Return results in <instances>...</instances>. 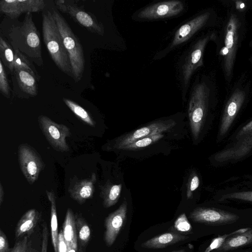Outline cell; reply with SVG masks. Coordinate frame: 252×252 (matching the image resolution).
<instances>
[{
    "instance_id": "cell-34",
    "label": "cell",
    "mask_w": 252,
    "mask_h": 252,
    "mask_svg": "<svg viewBox=\"0 0 252 252\" xmlns=\"http://www.w3.org/2000/svg\"><path fill=\"white\" fill-rule=\"evenodd\" d=\"M174 226L176 230L181 232H190L192 229V226L185 213L181 214L177 218Z\"/></svg>"
},
{
    "instance_id": "cell-18",
    "label": "cell",
    "mask_w": 252,
    "mask_h": 252,
    "mask_svg": "<svg viewBox=\"0 0 252 252\" xmlns=\"http://www.w3.org/2000/svg\"><path fill=\"white\" fill-rule=\"evenodd\" d=\"M68 188L70 197L79 204H83L92 198L95 192L96 176L92 173L88 178L79 179L74 176L71 180Z\"/></svg>"
},
{
    "instance_id": "cell-37",
    "label": "cell",
    "mask_w": 252,
    "mask_h": 252,
    "mask_svg": "<svg viewBox=\"0 0 252 252\" xmlns=\"http://www.w3.org/2000/svg\"><path fill=\"white\" fill-rule=\"evenodd\" d=\"M42 237L41 252H47L49 237L48 229L46 222L43 223L42 224Z\"/></svg>"
},
{
    "instance_id": "cell-36",
    "label": "cell",
    "mask_w": 252,
    "mask_h": 252,
    "mask_svg": "<svg viewBox=\"0 0 252 252\" xmlns=\"http://www.w3.org/2000/svg\"><path fill=\"white\" fill-rule=\"evenodd\" d=\"M28 245V236H25L15 243L11 252H27Z\"/></svg>"
},
{
    "instance_id": "cell-17",
    "label": "cell",
    "mask_w": 252,
    "mask_h": 252,
    "mask_svg": "<svg viewBox=\"0 0 252 252\" xmlns=\"http://www.w3.org/2000/svg\"><path fill=\"white\" fill-rule=\"evenodd\" d=\"M245 98V92L236 89L227 101L219 130V140H221L228 132L244 102Z\"/></svg>"
},
{
    "instance_id": "cell-27",
    "label": "cell",
    "mask_w": 252,
    "mask_h": 252,
    "mask_svg": "<svg viewBox=\"0 0 252 252\" xmlns=\"http://www.w3.org/2000/svg\"><path fill=\"white\" fill-rule=\"evenodd\" d=\"M47 197L51 204V232L52 245L54 252H57L59 236L58 224L56 206V196L54 191L46 190Z\"/></svg>"
},
{
    "instance_id": "cell-28",
    "label": "cell",
    "mask_w": 252,
    "mask_h": 252,
    "mask_svg": "<svg viewBox=\"0 0 252 252\" xmlns=\"http://www.w3.org/2000/svg\"><path fill=\"white\" fill-rule=\"evenodd\" d=\"M0 58L12 76L14 70V51L2 35L0 37Z\"/></svg>"
},
{
    "instance_id": "cell-14",
    "label": "cell",
    "mask_w": 252,
    "mask_h": 252,
    "mask_svg": "<svg viewBox=\"0 0 252 252\" xmlns=\"http://www.w3.org/2000/svg\"><path fill=\"white\" fill-rule=\"evenodd\" d=\"M45 3L43 0H1L0 11L12 19L23 13L43 11Z\"/></svg>"
},
{
    "instance_id": "cell-39",
    "label": "cell",
    "mask_w": 252,
    "mask_h": 252,
    "mask_svg": "<svg viewBox=\"0 0 252 252\" xmlns=\"http://www.w3.org/2000/svg\"><path fill=\"white\" fill-rule=\"evenodd\" d=\"M252 133V120L243 126L237 133L235 138L237 140Z\"/></svg>"
},
{
    "instance_id": "cell-21",
    "label": "cell",
    "mask_w": 252,
    "mask_h": 252,
    "mask_svg": "<svg viewBox=\"0 0 252 252\" xmlns=\"http://www.w3.org/2000/svg\"><path fill=\"white\" fill-rule=\"evenodd\" d=\"M41 217V213L35 209L28 210L16 224L15 230V238L30 236L33 233Z\"/></svg>"
},
{
    "instance_id": "cell-7",
    "label": "cell",
    "mask_w": 252,
    "mask_h": 252,
    "mask_svg": "<svg viewBox=\"0 0 252 252\" xmlns=\"http://www.w3.org/2000/svg\"><path fill=\"white\" fill-rule=\"evenodd\" d=\"M210 16V12H204L192 17L181 25L174 32L167 46L157 52L153 59L160 60L189 41L197 32L206 25Z\"/></svg>"
},
{
    "instance_id": "cell-16",
    "label": "cell",
    "mask_w": 252,
    "mask_h": 252,
    "mask_svg": "<svg viewBox=\"0 0 252 252\" xmlns=\"http://www.w3.org/2000/svg\"><path fill=\"white\" fill-rule=\"evenodd\" d=\"M127 203L124 200L119 208L110 213L105 219V230L104 240L108 247L115 242L126 220Z\"/></svg>"
},
{
    "instance_id": "cell-13",
    "label": "cell",
    "mask_w": 252,
    "mask_h": 252,
    "mask_svg": "<svg viewBox=\"0 0 252 252\" xmlns=\"http://www.w3.org/2000/svg\"><path fill=\"white\" fill-rule=\"evenodd\" d=\"M240 23L236 15H231L226 27L224 47L222 54L224 56V67L226 75L229 77L233 70L238 41Z\"/></svg>"
},
{
    "instance_id": "cell-24",
    "label": "cell",
    "mask_w": 252,
    "mask_h": 252,
    "mask_svg": "<svg viewBox=\"0 0 252 252\" xmlns=\"http://www.w3.org/2000/svg\"><path fill=\"white\" fill-rule=\"evenodd\" d=\"M62 230L68 248L78 247L75 217L71 208L66 211Z\"/></svg>"
},
{
    "instance_id": "cell-32",
    "label": "cell",
    "mask_w": 252,
    "mask_h": 252,
    "mask_svg": "<svg viewBox=\"0 0 252 252\" xmlns=\"http://www.w3.org/2000/svg\"><path fill=\"white\" fill-rule=\"evenodd\" d=\"M250 227L241 228L229 233L215 235L214 237L211 239L209 244L203 252H213L217 250L221 246L223 243L229 236L237 233L245 232Z\"/></svg>"
},
{
    "instance_id": "cell-25",
    "label": "cell",
    "mask_w": 252,
    "mask_h": 252,
    "mask_svg": "<svg viewBox=\"0 0 252 252\" xmlns=\"http://www.w3.org/2000/svg\"><path fill=\"white\" fill-rule=\"evenodd\" d=\"M122 185L114 184L108 180L103 186H100V196L102 199L104 208H107L115 205L121 196Z\"/></svg>"
},
{
    "instance_id": "cell-31",
    "label": "cell",
    "mask_w": 252,
    "mask_h": 252,
    "mask_svg": "<svg viewBox=\"0 0 252 252\" xmlns=\"http://www.w3.org/2000/svg\"><path fill=\"white\" fill-rule=\"evenodd\" d=\"M164 135L162 133L147 136L133 142L124 147L122 149L126 150H135L150 146L161 139Z\"/></svg>"
},
{
    "instance_id": "cell-26",
    "label": "cell",
    "mask_w": 252,
    "mask_h": 252,
    "mask_svg": "<svg viewBox=\"0 0 252 252\" xmlns=\"http://www.w3.org/2000/svg\"><path fill=\"white\" fill-rule=\"evenodd\" d=\"M78 252H86L87 246L91 237V229L81 214L75 215Z\"/></svg>"
},
{
    "instance_id": "cell-40",
    "label": "cell",
    "mask_w": 252,
    "mask_h": 252,
    "mask_svg": "<svg viewBox=\"0 0 252 252\" xmlns=\"http://www.w3.org/2000/svg\"><path fill=\"white\" fill-rule=\"evenodd\" d=\"M68 247L64 240L63 230H61L59 233L57 249L56 252H67Z\"/></svg>"
},
{
    "instance_id": "cell-33",
    "label": "cell",
    "mask_w": 252,
    "mask_h": 252,
    "mask_svg": "<svg viewBox=\"0 0 252 252\" xmlns=\"http://www.w3.org/2000/svg\"><path fill=\"white\" fill-rule=\"evenodd\" d=\"M0 91L6 97H10V89L6 71L1 61L0 60Z\"/></svg>"
},
{
    "instance_id": "cell-8",
    "label": "cell",
    "mask_w": 252,
    "mask_h": 252,
    "mask_svg": "<svg viewBox=\"0 0 252 252\" xmlns=\"http://www.w3.org/2000/svg\"><path fill=\"white\" fill-rule=\"evenodd\" d=\"M183 0H170L150 4L135 12L132 19L136 21H150L180 15L185 10Z\"/></svg>"
},
{
    "instance_id": "cell-12",
    "label": "cell",
    "mask_w": 252,
    "mask_h": 252,
    "mask_svg": "<svg viewBox=\"0 0 252 252\" xmlns=\"http://www.w3.org/2000/svg\"><path fill=\"white\" fill-rule=\"evenodd\" d=\"M175 125L173 120L155 121L117 138L107 148L122 149L123 147L141 138L168 131Z\"/></svg>"
},
{
    "instance_id": "cell-30",
    "label": "cell",
    "mask_w": 252,
    "mask_h": 252,
    "mask_svg": "<svg viewBox=\"0 0 252 252\" xmlns=\"http://www.w3.org/2000/svg\"><path fill=\"white\" fill-rule=\"evenodd\" d=\"M14 51V68H22L31 72L39 82L40 76L38 73L32 62L31 61L23 54L17 50Z\"/></svg>"
},
{
    "instance_id": "cell-19",
    "label": "cell",
    "mask_w": 252,
    "mask_h": 252,
    "mask_svg": "<svg viewBox=\"0 0 252 252\" xmlns=\"http://www.w3.org/2000/svg\"><path fill=\"white\" fill-rule=\"evenodd\" d=\"M237 140V143L231 147L226 148L214 156V159L217 163L220 164L239 159L252 150V133Z\"/></svg>"
},
{
    "instance_id": "cell-10",
    "label": "cell",
    "mask_w": 252,
    "mask_h": 252,
    "mask_svg": "<svg viewBox=\"0 0 252 252\" xmlns=\"http://www.w3.org/2000/svg\"><path fill=\"white\" fill-rule=\"evenodd\" d=\"M37 121L47 141L55 150L62 153L69 151L66 138L71 136V133L68 126L58 124L43 115L38 117Z\"/></svg>"
},
{
    "instance_id": "cell-45",
    "label": "cell",
    "mask_w": 252,
    "mask_h": 252,
    "mask_svg": "<svg viewBox=\"0 0 252 252\" xmlns=\"http://www.w3.org/2000/svg\"><path fill=\"white\" fill-rule=\"evenodd\" d=\"M171 252H186V251L184 249H181L179 250L172 251Z\"/></svg>"
},
{
    "instance_id": "cell-15",
    "label": "cell",
    "mask_w": 252,
    "mask_h": 252,
    "mask_svg": "<svg viewBox=\"0 0 252 252\" xmlns=\"http://www.w3.org/2000/svg\"><path fill=\"white\" fill-rule=\"evenodd\" d=\"M12 76L14 92L18 97L29 98L37 95L39 82L31 72L22 68H15Z\"/></svg>"
},
{
    "instance_id": "cell-6",
    "label": "cell",
    "mask_w": 252,
    "mask_h": 252,
    "mask_svg": "<svg viewBox=\"0 0 252 252\" xmlns=\"http://www.w3.org/2000/svg\"><path fill=\"white\" fill-rule=\"evenodd\" d=\"M51 12L69 58L72 79L77 83L81 80L85 70V60L83 46L62 14L57 9H53Z\"/></svg>"
},
{
    "instance_id": "cell-23",
    "label": "cell",
    "mask_w": 252,
    "mask_h": 252,
    "mask_svg": "<svg viewBox=\"0 0 252 252\" xmlns=\"http://www.w3.org/2000/svg\"><path fill=\"white\" fill-rule=\"evenodd\" d=\"M215 200L216 202L221 203L234 201L252 204V188L226 189L219 191Z\"/></svg>"
},
{
    "instance_id": "cell-35",
    "label": "cell",
    "mask_w": 252,
    "mask_h": 252,
    "mask_svg": "<svg viewBox=\"0 0 252 252\" xmlns=\"http://www.w3.org/2000/svg\"><path fill=\"white\" fill-rule=\"evenodd\" d=\"M199 186V178L196 173H193L189 177L187 185V197L191 198L193 192Z\"/></svg>"
},
{
    "instance_id": "cell-3",
    "label": "cell",
    "mask_w": 252,
    "mask_h": 252,
    "mask_svg": "<svg viewBox=\"0 0 252 252\" xmlns=\"http://www.w3.org/2000/svg\"><path fill=\"white\" fill-rule=\"evenodd\" d=\"M214 36L209 34L199 38L188 47L178 60L177 76L183 101L186 99L193 74L203 65V56L206 45Z\"/></svg>"
},
{
    "instance_id": "cell-29",
    "label": "cell",
    "mask_w": 252,
    "mask_h": 252,
    "mask_svg": "<svg viewBox=\"0 0 252 252\" xmlns=\"http://www.w3.org/2000/svg\"><path fill=\"white\" fill-rule=\"evenodd\" d=\"M63 100L65 104L83 123L93 127L95 126V121L91 114L84 108L71 99L63 98Z\"/></svg>"
},
{
    "instance_id": "cell-9",
    "label": "cell",
    "mask_w": 252,
    "mask_h": 252,
    "mask_svg": "<svg viewBox=\"0 0 252 252\" xmlns=\"http://www.w3.org/2000/svg\"><path fill=\"white\" fill-rule=\"evenodd\" d=\"M57 9L71 18L78 24L89 32L103 36L104 34L103 24L93 13L88 12L82 6L73 0H59L55 1Z\"/></svg>"
},
{
    "instance_id": "cell-2",
    "label": "cell",
    "mask_w": 252,
    "mask_h": 252,
    "mask_svg": "<svg viewBox=\"0 0 252 252\" xmlns=\"http://www.w3.org/2000/svg\"><path fill=\"white\" fill-rule=\"evenodd\" d=\"M8 35L14 50L19 51L37 66L43 65L40 33L32 13L26 14L22 22L12 26Z\"/></svg>"
},
{
    "instance_id": "cell-22",
    "label": "cell",
    "mask_w": 252,
    "mask_h": 252,
    "mask_svg": "<svg viewBox=\"0 0 252 252\" xmlns=\"http://www.w3.org/2000/svg\"><path fill=\"white\" fill-rule=\"evenodd\" d=\"M188 237L174 232H166L143 242L141 246L148 249H161L185 241Z\"/></svg>"
},
{
    "instance_id": "cell-5",
    "label": "cell",
    "mask_w": 252,
    "mask_h": 252,
    "mask_svg": "<svg viewBox=\"0 0 252 252\" xmlns=\"http://www.w3.org/2000/svg\"><path fill=\"white\" fill-rule=\"evenodd\" d=\"M210 89L207 83L197 78L189 92L188 116L192 135L196 140L202 130L207 114Z\"/></svg>"
},
{
    "instance_id": "cell-20",
    "label": "cell",
    "mask_w": 252,
    "mask_h": 252,
    "mask_svg": "<svg viewBox=\"0 0 252 252\" xmlns=\"http://www.w3.org/2000/svg\"><path fill=\"white\" fill-rule=\"evenodd\" d=\"M252 247V227L245 232L229 236L221 246L213 252H229Z\"/></svg>"
},
{
    "instance_id": "cell-38",
    "label": "cell",
    "mask_w": 252,
    "mask_h": 252,
    "mask_svg": "<svg viewBox=\"0 0 252 252\" xmlns=\"http://www.w3.org/2000/svg\"><path fill=\"white\" fill-rule=\"evenodd\" d=\"M8 239L3 230L0 229V252H11Z\"/></svg>"
},
{
    "instance_id": "cell-1",
    "label": "cell",
    "mask_w": 252,
    "mask_h": 252,
    "mask_svg": "<svg viewBox=\"0 0 252 252\" xmlns=\"http://www.w3.org/2000/svg\"><path fill=\"white\" fill-rule=\"evenodd\" d=\"M189 218L204 227L207 232L221 235L252 227V208L240 209L216 202L194 208Z\"/></svg>"
},
{
    "instance_id": "cell-43",
    "label": "cell",
    "mask_w": 252,
    "mask_h": 252,
    "mask_svg": "<svg viewBox=\"0 0 252 252\" xmlns=\"http://www.w3.org/2000/svg\"><path fill=\"white\" fill-rule=\"evenodd\" d=\"M67 252H78V247L76 246H73L70 248H68V250Z\"/></svg>"
},
{
    "instance_id": "cell-41",
    "label": "cell",
    "mask_w": 252,
    "mask_h": 252,
    "mask_svg": "<svg viewBox=\"0 0 252 252\" xmlns=\"http://www.w3.org/2000/svg\"><path fill=\"white\" fill-rule=\"evenodd\" d=\"M4 196V191L1 183H0V206L1 205Z\"/></svg>"
},
{
    "instance_id": "cell-42",
    "label": "cell",
    "mask_w": 252,
    "mask_h": 252,
    "mask_svg": "<svg viewBox=\"0 0 252 252\" xmlns=\"http://www.w3.org/2000/svg\"><path fill=\"white\" fill-rule=\"evenodd\" d=\"M229 252H252V249H240L238 250H235L233 251H231Z\"/></svg>"
},
{
    "instance_id": "cell-11",
    "label": "cell",
    "mask_w": 252,
    "mask_h": 252,
    "mask_svg": "<svg viewBox=\"0 0 252 252\" xmlns=\"http://www.w3.org/2000/svg\"><path fill=\"white\" fill-rule=\"evenodd\" d=\"M18 158L20 169L30 184H33L44 170L45 163L37 151L28 144L18 146Z\"/></svg>"
},
{
    "instance_id": "cell-44",
    "label": "cell",
    "mask_w": 252,
    "mask_h": 252,
    "mask_svg": "<svg viewBox=\"0 0 252 252\" xmlns=\"http://www.w3.org/2000/svg\"><path fill=\"white\" fill-rule=\"evenodd\" d=\"M27 252H38L36 249L32 247L31 245H28Z\"/></svg>"
},
{
    "instance_id": "cell-4",
    "label": "cell",
    "mask_w": 252,
    "mask_h": 252,
    "mask_svg": "<svg viewBox=\"0 0 252 252\" xmlns=\"http://www.w3.org/2000/svg\"><path fill=\"white\" fill-rule=\"evenodd\" d=\"M42 17L43 41L51 59L59 69L73 78L69 58L51 11H43Z\"/></svg>"
}]
</instances>
